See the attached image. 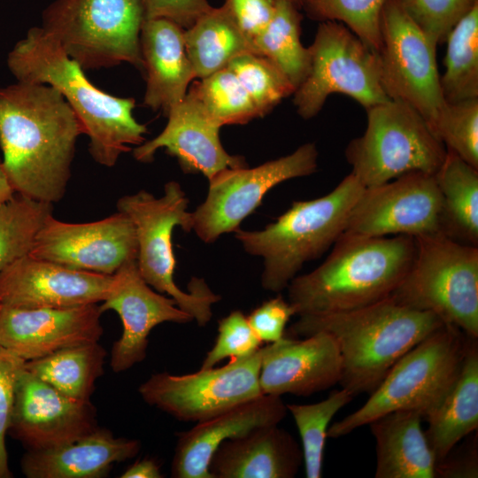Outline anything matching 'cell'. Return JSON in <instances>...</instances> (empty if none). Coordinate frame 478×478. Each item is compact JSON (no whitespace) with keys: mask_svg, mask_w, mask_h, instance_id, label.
<instances>
[{"mask_svg":"<svg viewBox=\"0 0 478 478\" xmlns=\"http://www.w3.org/2000/svg\"><path fill=\"white\" fill-rule=\"evenodd\" d=\"M81 134L77 115L55 88L21 81L0 88L2 163L15 193L59 202Z\"/></svg>","mask_w":478,"mask_h":478,"instance_id":"cell-1","label":"cell"},{"mask_svg":"<svg viewBox=\"0 0 478 478\" xmlns=\"http://www.w3.org/2000/svg\"><path fill=\"white\" fill-rule=\"evenodd\" d=\"M17 81L48 84L55 88L77 115L89 139L93 159L113 166L129 145H140L145 125L133 115L135 101L118 97L95 87L81 66L40 27L30 28L7 57Z\"/></svg>","mask_w":478,"mask_h":478,"instance_id":"cell-2","label":"cell"},{"mask_svg":"<svg viewBox=\"0 0 478 478\" xmlns=\"http://www.w3.org/2000/svg\"><path fill=\"white\" fill-rule=\"evenodd\" d=\"M414 237H369L343 233L326 260L288 285L296 314L347 312L387 298L406 274Z\"/></svg>","mask_w":478,"mask_h":478,"instance_id":"cell-3","label":"cell"},{"mask_svg":"<svg viewBox=\"0 0 478 478\" xmlns=\"http://www.w3.org/2000/svg\"><path fill=\"white\" fill-rule=\"evenodd\" d=\"M443 324L436 314L389 297L347 312L299 316L289 333L303 337L320 331L331 335L343 362L339 384L355 397L371 394L402 356Z\"/></svg>","mask_w":478,"mask_h":478,"instance_id":"cell-4","label":"cell"},{"mask_svg":"<svg viewBox=\"0 0 478 478\" xmlns=\"http://www.w3.org/2000/svg\"><path fill=\"white\" fill-rule=\"evenodd\" d=\"M364 188L350 173L328 194L293 202L264 229L235 231L247 253L263 258L261 285L266 290L277 293L287 289L305 263L334 245Z\"/></svg>","mask_w":478,"mask_h":478,"instance_id":"cell-5","label":"cell"},{"mask_svg":"<svg viewBox=\"0 0 478 478\" xmlns=\"http://www.w3.org/2000/svg\"><path fill=\"white\" fill-rule=\"evenodd\" d=\"M471 339L459 328L443 324L395 363L360 408L333 423L328 437L344 436L396 411H415L424 420L453 384Z\"/></svg>","mask_w":478,"mask_h":478,"instance_id":"cell-6","label":"cell"},{"mask_svg":"<svg viewBox=\"0 0 478 478\" xmlns=\"http://www.w3.org/2000/svg\"><path fill=\"white\" fill-rule=\"evenodd\" d=\"M188 204L181 185L172 181L165 184L160 197L143 189L121 197L116 207L135 227L136 264L143 280L158 292L167 294L198 326L204 327L212 319V306L220 297L203 279L192 278L189 292L181 290L173 279L176 259L172 244L173 230L175 227L187 233L193 230V216L187 211Z\"/></svg>","mask_w":478,"mask_h":478,"instance_id":"cell-7","label":"cell"},{"mask_svg":"<svg viewBox=\"0 0 478 478\" xmlns=\"http://www.w3.org/2000/svg\"><path fill=\"white\" fill-rule=\"evenodd\" d=\"M412 263L389 297L478 339V246L442 233L414 237Z\"/></svg>","mask_w":478,"mask_h":478,"instance_id":"cell-8","label":"cell"},{"mask_svg":"<svg viewBox=\"0 0 478 478\" xmlns=\"http://www.w3.org/2000/svg\"><path fill=\"white\" fill-rule=\"evenodd\" d=\"M143 20L141 0H55L41 27L83 70L126 62L143 71Z\"/></svg>","mask_w":478,"mask_h":478,"instance_id":"cell-9","label":"cell"},{"mask_svg":"<svg viewBox=\"0 0 478 478\" xmlns=\"http://www.w3.org/2000/svg\"><path fill=\"white\" fill-rule=\"evenodd\" d=\"M366 111L365 132L344 151L351 173L365 188L411 172L437 171L447 150L420 113L397 100Z\"/></svg>","mask_w":478,"mask_h":478,"instance_id":"cell-10","label":"cell"},{"mask_svg":"<svg viewBox=\"0 0 478 478\" xmlns=\"http://www.w3.org/2000/svg\"><path fill=\"white\" fill-rule=\"evenodd\" d=\"M308 48L310 70L293 93L303 119L316 116L334 93L350 96L366 110L390 100L381 83L378 52L343 24L320 22Z\"/></svg>","mask_w":478,"mask_h":478,"instance_id":"cell-11","label":"cell"},{"mask_svg":"<svg viewBox=\"0 0 478 478\" xmlns=\"http://www.w3.org/2000/svg\"><path fill=\"white\" fill-rule=\"evenodd\" d=\"M380 32L377 52L386 96L412 106L432 129L445 104L436 64L437 45L410 18L398 0H389L383 6Z\"/></svg>","mask_w":478,"mask_h":478,"instance_id":"cell-12","label":"cell"},{"mask_svg":"<svg viewBox=\"0 0 478 478\" xmlns=\"http://www.w3.org/2000/svg\"><path fill=\"white\" fill-rule=\"evenodd\" d=\"M262 347L218 368L188 374H152L138 392L150 405L182 421L200 422L263 395L259 373Z\"/></svg>","mask_w":478,"mask_h":478,"instance_id":"cell-13","label":"cell"},{"mask_svg":"<svg viewBox=\"0 0 478 478\" xmlns=\"http://www.w3.org/2000/svg\"><path fill=\"white\" fill-rule=\"evenodd\" d=\"M319 152L312 143L258 166L224 169L209 179L205 200L192 212L193 230L204 243L235 232L266 194L290 179L314 173Z\"/></svg>","mask_w":478,"mask_h":478,"instance_id":"cell-14","label":"cell"},{"mask_svg":"<svg viewBox=\"0 0 478 478\" xmlns=\"http://www.w3.org/2000/svg\"><path fill=\"white\" fill-rule=\"evenodd\" d=\"M441 195L434 173L411 172L364 188L344 233L369 237L441 233Z\"/></svg>","mask_w":478,"mask_h":478,"instance_id":"cell-15","label":"cell"},{"mask_svg":"<svg viewBox=\"0 0 478 478\" xmlns=\"http://www.w3.org/2000/svg\"><path fill=\"white\" fill-rule=\"evenodd\" d=\"M29 255L76 270L112 275L124 263L136 259L135 227L120 212L85 223L65 222L51 215Z\"/></svg>","mask_w":478,"mask_h":478,"instance_id":"cell-16","label":"cell"},{"mask_svg":"<svg viewBox=\"0 0 478 478\" xmlns=\"http://www.w3.org/2000/svg\"><path fill=\"white\" fill-rule=\"evenodd\" d=\"M97 427L96 410L90 400L68 397L24 367L8 434L27 451L71 443Z\"/></svg>","mask_w":478,"mask_h":478,"instance_id":"cell-17","label":"cell"},{"mask_svg":"<svg viewBox=\"0 0 478 478\" xmlns=\"http://www.w3.org/2000/svg\"><path fill=\"white\" fill-rule=\"evenodd\" d=\"M100 311H114L122 323V334L112 349L113 372H124L146 358L148 336L164 322L188 323L193 318L172 297L153 290L142 277L136 259L124 263L113 274Z\"/></svg>","mask_w":478,"mask_h":478,"instance_id":"cell-18","label":"cell"},{"mask_svg":"<svg viewBox=\"0 0 478 478\" xmlns=\"http://www.w3.org/2000/svg\"><path fill=\"white\" fill-rule=\"evenodd\" d=\"M112 279L27 255L0 273V305L33 309L99 304Z\"/></svg>","mask_w":478,"mask_h":478,"instance_id":"cell-19","label":"cell"},{"mask_svg":"<svg viewBox=\"0 0 478 478\" xmlns=\"http://www.w3.org/2000/svg\"><path fill=\"white\" fill-rule=\"evenodd\" d=\"M98 304L66 308L2 306L0 346L25 361L98 342L104 328Z\"/></svg>","mask_w":478,"mask_h":478,"instance_id":"cell-20","label":"cell"},{"mask_svg":"<svg viewBox=\"0 0 478 478\" xmlns=\"http://www.w3.org/2000/svg\"><path fill=\"white\" fill-rule=\"evenodd\" d=\"M342 357L334 337L317 332L302 340L282 337L262 347L263 394L307 397L339 383Z\"/></svg>","mask_w":478,"mask_h":478,"instance_id":"cell-21","label":"cell"},{"mask_svg":"<svg viewBox=\"0 0 478 478\" xmlns=\"http://www.w3.org/2000/svg\"><path fill=\"white\" fill-rule=\"evenodd\" d=\"M166 116L168 120L162 132L133 150L137 161L151 162L156 151L164 148L177 159L184 173H200L208 180L224 169L247 166L243 157L225 150L220 139V127L188 93Z\"/></svg>","mask_w":478,"mask_h":478,"instance_id":"cell-22","label":"cell"},{"mask_svg":"<svg viewBox=\"0 0 478 478\" xmlns=\"http://www.w3.org/2000/svg\"><path fill=\"white\" fill-rule=\"evenodd\" d=\"M287 412L281 396L263 394L178 433L172 477L213 478L209 463L223 442L260 427L278 425Z\"/></svg>","mask_w":478,"mask_h":478,"instance_id":"cell-23","label":"cell"},{"mask_svg":"<svg viewBox=\"0 0 478 478\" xmlns=\"http://www.w3.org/2000/svg\"><path fill=\"white\" fill-rule=\"evenodd\" d=\"M140 47L146 73L143 104L166 115L184 99L195 79L185 48L184 28L168 19H145Z\"/></svg>","mask_w":478,"mask_h":478,"instance_id":"cell-24","label":"cell"},{"mask_svg":"<svg viewBox=\"0 0 478 478\" xmlns=\"http://www.w3.org/2000/svg\"><path fill=\"white\" fill-rule=\"evenodd\" d=\"M136 439L116 437L97 427L80 438L54 448L27 451L20 466L27 478H103L114 463L137 455Z\"/></svg>","mask_w":478,"mask_h":478,"instance_id":"cell-25","label":"cell"},{"mask_svg":"<svg viewBox=\"0 0 478 478\" xmlns=\"http://www.w3.org/2000/svg\"><path fill=\"white\" fill-rule=\"evenodd\" d=\"M304 462L302 448L278 425L260 427L223 442L213 453V478H292Z\"/></svg>","mask_w":478,"mask_h":478,"instance_id":"cell-26","label":"cell"},{"mask_svg":"<svg viewBox=\"0 0 478 478\" xmlns=\"http://www.w3.org/2000/svg\"><path fill=\"white\" fill-rule=\"evenodd\" d=\"M422 415L396 411L368 425L375 441V478H435L436 458L421 428Z\"/></svg>","mask_w":478,"mask_h":478,"instance_id":"cell-27","label":"cell"},{"mask_svg":"<svg viewBox=\"0 0 478 478\" xmlns=\"http://www.w3.org/2000/svg\"><path fill=\"white\" fill-rule=\"evenodd\" d=\"M424 420L428 444L436 458L443 459L478 428V344L471 339L460 370L442 402Z\"/></svg>","mask_w":478,"mask_h":478,"instance_id":"cell-28","label":"cell"},{"mask_svg":"<svg viewBox=\"0 0 478 478\" xmlns=\"http://www.w3.org/2000/svg\"><path fill=\"white\" fill-rule=\"evenodd\" d=\"M184 42L195 79L204 78L227 67L242 54H256L224 4L212 7L184 29Z\"/></svg>","mask_w":478,"mask_h":478,"instance_id":"cell-29","label":"cell"},{"mask_svg":"<svg viewBox=\"0 0 478 478\" xmlns=\"http://www.w3.org/2000/svg\"><path fill=\"white\" fill-rule=\"evenodd\" d=\"M434 173L441 195V233L478 246V168L446 150Z\"/></svg>","mask_w":478,"mask_h":478,"instance_id":"cell-30","label":"cell"},{"mask_svg":"<svg viewBox=\"0 0 478 478\" xmlns=\"http://www.w3.org/2000/svg\"><path fill=\"white\" fill-rule=\"evenodd\" d=\"M106 355L98 342L89 343L25 361V368L68 397L90 400Z\"/></svg>","mask_w":478,"mask_h":478,"instance_id":"cell-31","label":"cell"},{"mask_svg":"<svg viewBox=\"0 0 478 478\" xmlns=\"http://www.w3.org/2000/svg\"><path fill=\"white\" fill-rule=\"evenodd\" d=\"M302 19L299 7L289 0H277L270 21L253 40L256 54L274 64L295 90L305 81L311 66L309 48L300 40Z\"/></svg>","mask_w":478,"mask_h":478,"instance_id":"cell-32","label":"cell"},{"mask_svg":"<svg viewBox=\"0 0 478 478\" xmlns=\"http://www.w3.org/2000/svg\"><path fill=\"white\" fill-rule=\"evenodd\" d=\"M445 42V69L440 75L444 101L478 98V4L455 25Z\"/></svg>","mask_w":478,"mask_h":478,"instance_id":"cell-33","label":"cell"},{"mask_svg":"<svg viewBox=\"0 0 478 478\" xmlns=\"http://www.w3.org/2000/svg\"><path fill=\"white\" fill-rule=\"evenodd\" d=\"M53 204L14 193L0 201V273L29 255Z\"/></svg>","mask_w":478,"mask_h":478,"instance_id":"cell-34","label":"cell"},{"mask_svg":"<svg viewBox=\"0 0 478 478\" xmlns=\"http://www.w3.org/2000/svg\"><path fill=\"white\" fill-rule=\"evenodd\" d=\"M187 93L220 127L246 124L260 117L247 91L227 67L195 81Z\"/></svg>","mask_w":478,"mask_h":478,"instance_id":"cell-35","label":"cell"},{"mask_svg":"<svg viewBox=\"0 0 478 478\" xmlns=\"http://www.w3.org/2000/svg\"><path fill=\"white\" fill-rule=\"evenodd\" d=\"M353 396L345 389L333 390L320 402L307 405L287 404L298 429L305 476L320 478L328 429L336 412L348 405Z\"/></svg>","mask_w":478,"mask_h":478,"instance_id":"cell-36","label":"cell"},{"mask_svg":"<svg viewBox=\"0 0 478 478\" xmlns=\"http://www.w3.org/2000/svg\"><path fill=\"white\" fill-rule=\"evenodd\" d=\"M388 1L301 0V9L313 20L343 24L369 47L378 51L381 44V14Z\"/></svg>","mask_w":478,"mask_h":478,"instance_id":"cell-37","label":"cell"},{"mask_svg":"<svg viewBox=\"0 0 478 478\" xmlns=\"http://www.w3.org/2000/svg\"><path fill=\"white\" fill-rule=\"evenodd\" d=\"M227 67L245 89L260 117L295 92V88L281 70L261 55L242 54Z\"/></svg>","mask_w":478,"mask_h":478,"instance_id":"cell-38","label":"cell"},{"mask_svg":"<svg viewBox=\"0 0 478 478\" xmlns=\"http://www.w3.org/2000/svg\"><path fill=\"white\" fill-rule=\"evenodd\" d=\"M432 130L446 150L478 168V98L445 102Z\"/></svg>","mask_w":478,"mask_h":478,"instance_id":"cell-39","label":"cell"},{"mask_svg":"<svg viewBox=\"0 0 478 478\" xmlns=\"http://www.w3.org/2000/svg\"><path fill=\"white\" fill-rule=\"evenodd\" d=\"M417 26L436 44L444 42L455 25L478 0H398Z\"/></svg>","mask_w":478,"mask_h":478,"instance_id":"cell-40","label":"cell"},{"mask_svg":"<svg viewBox=\"0 0 478 478\" xmlns=\"http://www.w3.org/2000/svg\"><path fill=\"white\" fill-rule=\"evenodd\" d=\"M262 342L252 330L247 317L239 310L219 321L214 345L206 353L200 369L212 368L224 358L248 357L261 348Z\"/></svg>","mask_w":478,"mask_h":478,"instance_id":"cell-41","label":"cell"},{"mask_svg":"<svg viewBox=\"0 0 478 478\" xmlns=\"http://www.w3.org/2000/svg\"><path fill=\"white\" fill-rule=\"evenodd\" d=\"M25 360L0 346V478H11L5 437L14 407L16 389Z\"/></svg>","mask_w":478,"mask_h":478,"instance_id":"cell-42","label":"cell"},{"mask_svg":"<svg viewBox=\"0 0 478 478\" xmlns=\"http://www.w3.org/2000/svg\"><path fill=\"white\" fill-rule=\"evenodd\" d=\"M295 314L293 305L279 296L262 303L247 320L262 343H272L284 337L286 325Z\"/></svg>","mask_w":478,"mask_h":478,"instance_id":"cell-43","label":"cell"},{"mask_svg":"<svg viewBox=\"0 0 478 478\" xmlns=\"http://www.w3.org/2000/svg\"><path fill=\"white\" fill-rule=\"evenodd\" d=\"M145 19H168L184 29L212 9L208 0H141Z\"/></svg>","mask_w":478,"mask_h":478,"instance_id":"cell-44","label":"cell"},{"mask_svg":"<svg viewBox=\"0 0 478 478\" xmlns=\"http://www.w3.org/2000/svg\"><path fill=\"white\" fill-rule=\"evenodd\" d=\"M223 4L253 46V40L270 21L277 0H224Z\"/></svg>","mask_w":478,"mask_h":478,"instance_id":"cell-45","label":"cell"},{"mask_svg":"<svg viewBox=\"0 0 478 478\" xmlns=\"http://www.w3.org/2000/svg\"><path fill=\"white\" fill-rule=\"evenodd\" d=\"M477 440H474L458 451L451 450L436 462V477L476 478L478 476Z\"/></svg>","mask_w":478,"mask_h":478,"instance_id":"cell-46","label":"cell"},{"mask_svg":"<svg viewBox=\"0 0 478 478\" xmlns=\"http://www.w3.org/2000/svg\"><path fill=\"white\" fill-rule=\"evenodd\" d=\"M121 478H161L160 467L150 459H143L130 465L120 476Z\"/></svg>","mask_w":478,"mask_h":478,"instance_id":"cell-47","label":"cell"},{"mask_svg":"<svg viewBox=\"0 0 478 478\" xmlns=\"http://www.w3.org/2000/svg\"><path fill=\"white\" fill-rule=\"evenodd\" d=\"M15 193L5 173L2 159H0V201L11 197Z\"/></svg>","mask_w":478,"mask_h":478,"instance_id":"cell-48","label":"cell"},{"mask_svg":"<svg viewBox=\"0 0 478 478\" xmlns=\"http://www.w3.org/2000/svg\"><path fill=\"white\" fill-rule=\"evenodd\" d=\"M301 9V0H289Z\"/></svg>","mask_w":478,"mask_h":478,"instance_id":"cell-49","label":"cell"},{"mask_svg":"<svg viewBox=\"0 0 478 478\" xmlns=\"http://www.w3.org/2000/svg\"><path fill=\"white\" fill-rule=\"evenodd\" d=\"M2 305H0V311H1Z\"/></svg>","mask_w":478,"mask_h":478,"instance_id":"cell-50","label":"cell"}]
</instances>
